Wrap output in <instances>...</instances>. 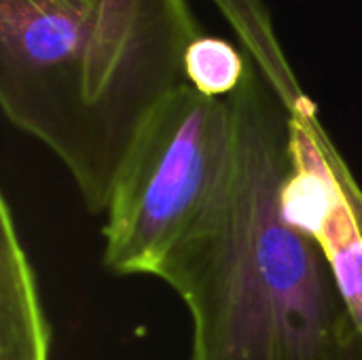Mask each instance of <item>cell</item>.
I'll return each instance as SVG.
<instances>
[{
  "label": "cell",
  "instance_id": "cell-1",
  "mask_svg": "<svg viewBox=\"0 0 362 360\" xmlns=\"http://www.w3.org/2000/svg\"><path fill=\"white\" fill-rule=\"evenodd\" d=\"M229 100L227 187L155 274L191 316L189 360H362L325 252L284 212L291 110L250 59Z\"/></svg>",
  "mask_w": 362,
  "mask_h": 360
},
{
  "label": "cell",
  "instance_id": "cell-2",
  "mask_svg": "<svg viewBox=\"0 0 362 360\" xmlns=\"http://www.w3.org/2000/svg\"><path fill=\"white\" fill-rule=\"evenodd\" d=\"M189 0H0V106L106 212L151 115L187 83Z\"/></svg>",
  "mask_w": 362,
  "mask_h": 360
},
{
  "label": "cell",
  "instance_id": "cell-3",
  "mask_svg": "<svg viewBox=\"0 0 362 360\" xmlns=\"http://www.w3.org/2000/svg\"><path fill=\"white\" fill-rule=\"evenodd\" d=\"M235 151L231 100L178 87L136 136L110 193L102 261L153 276L227 187Z\"/></svg>",
  "mask_w": 362,
  "mask_h": 360
},
{
  "label": "cell",
  "instance_id": "cell-4",
  "mask_svg": "<svg viewBox=\"0 0 362 360\" xmlns=\"http://www.w3.org/2000/svg\"><path fill=\"white\" fill-rule=\"evenodd\" d=\"M284 212L325 252L362 331V189L318 121L314 102L291 110Z\"/></svg>",
  "mask_w": 362,
  "mask_h": 360
},
{
  "label": "cell",
  "instance_id": "cell-5",
  "mask_svg": "<svg viewBox=\"0 0 362 360\" xmlns=\"http://www.w3.org/2000/svg\"><path fill=\"white\" fill-rule=\"evenodd\" d=\"M34 263L21 242L8 197L0 199V360H51Z\"/></svg>",
  "mask_w": 362,
  "mask_h": 360
},
{
  "label": "cell",
  "instance_id": "cell-6",
  "mask_svg": "<svg viewBox=\"0 0 362 360\" xmlns=\"http://www.w3.org/2000/svg\"><path fill=\"white\" fill-rule=\"evenodd\" d=\"M225 19L235 30L242 51L255 64L259 74L269 83L276 95L295 110L310 102L308 93L301 89L272 23L269 8L263 0H212Z\"/></svg>",
  "mask_w": 362,
  "mask_h": 360
},
{
  "label": "cell",
  "instance_id": "cell-7",
  "mask_svg": "<svg viewBox=\"0 0 362 360\" xmlns=\"http://www.w3.org/2000/svg\"><path fill=\"white\" fill-rule=\"evenodd\" d=\"M246 68V53L218 36L199 34L185 53L187 83L208 98H231L240 89Z\"/></svg>",
  "mask_w": 362,
  "mask_h": 360
}]
</instances>
